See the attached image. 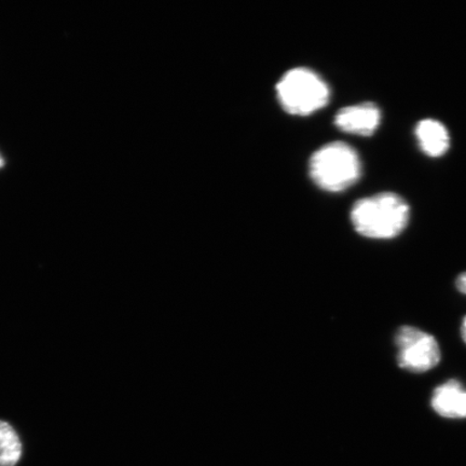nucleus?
I'll use <instances>...</instances> for the list:
<instances>
[{
  "instance_id": "9",
  "label": "nucleus",
  "mask_w": 466,
  "mask_h": 466,
  "mask_svg": "<svg viewBox=\"0 0 466 466\" xmlns=\"http://www.w3.org/2000/svg\"><path fill=\"white\" fill-rule=\"evenodd\" d=\"M456 288L460 293L466 295V271L456 279Z\"/></svg>"
},
{
  "instance_id": "10",
  "label": "nucleus",
  "mask_w": 466,
  "mask_h": 466,
  "mask_svg": "<svg viewBox=\"0 0 466 466\" xmlns=\"http://www.w3.org/2000/svg\"><path fill=\"white\" fill-rule=\"evenodd\" d=\"M460 333H461L462 339L466 345V316L462 319L461 329H460Z\"/></svg>"
},
{
  "instance_id": "3",
  "label": "nucleus",
  "mask_w": 466,
  "mask_h": 466,
  "mask_svg": "<svg viewBox=\"0 0 466 466\" xmlns=\"http://www.w3.org/2000/svg\"><path fill=\"white\" fill-rule=\"evenodd\" d=\"M278 100L285 112L309 116L329 100V87L317 73L308 68L290 69L277 85Z\"/></svg>"
},
{
  "instance_id": "1",
  "label": "nucleus",
  "mask_w": 466,
  "mask_h": 466,
  "mask_svg": "<svg viewBox=\"0 0 466 466\" xmlns=\"http://www.w3.org/2000/svg\"><path fill=\"white\" fill-rule=\"evenodd\" d=\"M410 209L403 198L383 192L354 204L351 220L359 235L374 240H390L410 223Z\"/></svg>"
},
{
  "instance_id": "8",
  "label": "nucleus",
  "mask_w": 466,
  "mask_h": 466,
  "mask_svg": "<svg viewBox=\"0 0 466 466\" xmlns=\"http://www.w3.org/2000/svg\"><path fill=\"white\" fill-rule=\"evenodd\" d=\"M22 456V442L15 429L0 421V466H15Z\"/></svg>"
},
{
  "instance_id": "4",
  "label": "nucleus",
  "mask_w": 466,
  "mask_h": 466,
  "mask_svg": "<svg viewBox=\"0 0 466 466\" xmlns=\"http://www.w3.org/2000/svg\"><path fill=\"white\" fill-rule=\"evenodd\" d=\"M394 341L398 348L396 360L401 370L413 374H423L434 370L441 363L440 343L427 331L413 326H401Z\"/></svg>"
},
{
  "instance_id": "2",
  "label": "nucleus",
  "mask_w": 466,
  "mask_h": 466,
  "mask_svg": "<svg viewBox=\"0 0 466 466\" xmlns=\"http://www.w3.org/2000/svg\"><path fill=\"white\" fill-rule=\"evenodd\" d=\"M309 173L320 189L338 192L358 182L362 167L351 146L335 142L323 146L313 154Z\"/></svg>"
},
{
  "instance_id": "6",
  "label": "nucleus",
  "mask_w": 466,
  "mask_h": 466,
  "mask_svg": "<svg viewBox=\"0 0 466 466\" xmlns=\"http://www.w3.org/2000/svg\"><path fill=\"white\" fill-rule=\"evenodd\" d=\"M431 406L442 418L465 419L466 389L461 382L451 379L434 390Z\"/></svg>"
},
{
  "instance_id": "5",
  "label": "nucleus",
  "mask_w": 466,
  "mask_h": 466,
  "mask_svg": "<svg viewBox=\"0 0 466 466\" xmlns=\"http://www.w3.org/2000/svg\"><path fill=\"white\" fill-rule=\"evenodd\" d=\"M381 121L380 109L374 103H362L342 108L335 116V125L343 132L370 137Z\"/></svg>"
},
{
  "instance_id": "7",
  "label": "nucleus",
  "mask_w": 466,
  "mask_h": 466,
  "mask_svg": "<svg viewBox=\"0 0 466 466\" xmlns=\"http://www.w3.org/2000/svg\"><path fill=\"white\" fill-rule=\"evenodd\" d=\"M416 137L421 149L430 157H441L450 148V134L439 121L424 119L419 122Z\"/></svg>"
},
{
  "instance_id": "11",
  "label": "nucleus",
  "mask_w": 466,
  "mask_h": 466,
  "mask_svg": "<svg viewBox=\"0 0 466 466\" xmlns=\"http://www.w3.org/2000/svg\"><path fill=\"white\" fill-rule=\"evenodd\" d=\"M5 166V160L2 157V155H0V168L4 167Z\"/></svg>"
}]
</instances>
